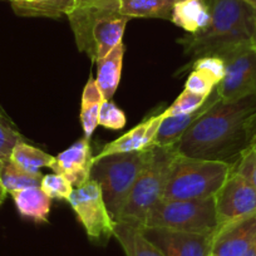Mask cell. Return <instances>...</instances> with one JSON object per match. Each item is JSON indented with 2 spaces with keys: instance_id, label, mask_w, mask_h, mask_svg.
<instances>
[{
  "instance_id": "6da1fadb",
  "label": "cell",
  "mask_w": 256,
  "mask_h": 256,
  "mask_svg": "<svg viewBox=\"0 0 256 256\" xmlns=\"http://www.w3.org/2000/svg\"><path fill=\"white\" fill-rule=\"evenodd\" d=\"M256 94L238 100L214 103L181 137L174 150L190 158L220 160L241 154L252 138Z\"/></svg>"
},
{
  "instance_id": "7a4b0ae2",
  "label": "cell",
  "mask_w": 256,
  "mask_h": 256,
  "mask_svg": "<svg viewBox=\"0 0 256 256\" xmlns=\"http://www.w3.org/2000/svg\"><path fill=\"white\" fill-rule=\"evenodd\" d=\"M211 20L202 32L180 39L184 52L195 59L220 56L251 43L256 28V9L242 0H210Z\"/></svg>"
},
{
  "instance_id": "3957f363",
  "label": "cell",
  "mask_w": 256,
  "mask_h": 256,
  "mask_svg": "<svg viewBox=\"0 0 256 256\" xmlns=\"http://www.w3.org/2000/svg\"><path fill=\"white\" fill-rule=\"evenodd\" d=\"M78 49L97 63L122 43L131 19L120 10V0H90L67 16Z\"/></svg>"
},
{
  "instance_id": "277c9868",
  "label": "cell",
  "mask_w": 256,
  "mask_h": 256,
  "mask_svg": "<svg viewBox=\"0 0 256 256\" xmlns=\"http://www.w3.org/2000/svg\"><path fill=\"white\" fill-rule=\"evenodd\" d=\"M234 168V162L190 158L177 154L170 170L162 200L215 198Z\"/></svg>"
},
{
  "instance_id": "5b68a950",
  "label": "cell",
  "mask_w": 256,
  "mask_h": 256,
  "mask_svg": "<svg viewBox=\"0 0 256 256\" xmlns=\"http://www.w3.org/2000/svg\"><path fill=\"white\" fill-rule=\"evenodd\" d=\"M152 148L154 146L142 151L93 157L90 180L100 186L104 202L114 221L120 218L132 187L148 164Z\"/></svg>"
},
{
  "instance_id": "8992f818",
  "label": "cell",
  "mask_w": 256,
  "mask_h": 256,
  "mask_svg": "<svg viewBox=\"0 0 256 256\" xmlns=\"http://www.w3.org/2000/svg\"><path fill=\"white\" fill-rule=\"evenodd\" d=\"M176 154L174 147L154 146L151 158L132 187L117 221L144 228L151 208L162 200Z\"/></svg>"
},
{
  "instance_id": "52a82bcc",
  "label": "cell",
  "mask_w": 256,
  "mask_h": 256,
  "mask_svg": "<svg viewBox=\"0 0 256 256\" xmlns=\"http://www.w3.org/2000/svg\"><path fill=\"white\" fill-rule=\"evenodd\" d=\"M144 228L215 234L218 228L215 198L205 200H160L147 215Z\"/></svg>"
},
{
  "instance_id": "ba28073f",
  "label": "cell",
  "mask_w": 256,
  "mask_h": 256,
  "mask_svg": "<svg viewBox=\"0 0 256 256\" xmlns=\"http://www.w3.org/2000/svg\"><path fill=\"white\" fill-rule=\"evenodd\" d=\"M68 202L90 241L100 245L110 241L116 221L108 211L102 190L97 182L90 180L83 186L73 190Z\"/></svg>"
},
{
  "instance_id": "9c48e42d",
  "label": "cell",
  "mask_w": 256,
  "mask_h": 256,
  "mask_svg": "<svg viewBox=\"0 0 256 256\" xmlns=\"http://www.w3.org/2000/svg\"><path fill=\"white\" fill-rule=\"evenodd\" d=\"M220 58L225 63V77L216 87L221 100L232 102L256 94V48L251 43L238 46Z\"/></svg>"
},
{
  "instance_id": "30bf717a",
  "label": "cell",
  "mask_w": 256,
  "mask_h": 256,
  "mask_svg": "<svg viewBox=\"0 0 256 256\" xmlns=\"http://www.w3.org/2000/svg\"><path fill=\"white\" fill-rule=\"evenodd\" d=\"M218 228L256 211V190L236 172L231 171L215 196Z\"/></svg>"
},
{
  "instance_id": "8fae6325",
  "label": "cell",
  "mask_w": 256,
  "mask_h": 256,
  "mask_svg": "<svg viewBox=\"0 0 256 256\" xmlns=\"http://www.w3.org/2000/svg\"><path fill=\"white\" fill-rule=\"evenodd\" d=\"M164 256H210L215 234H195L161 228H140Z\"/></svg>"
},
{
  "instance_id": "7c38bea8",
  "label": "cell",
  "mask_w": 256,
  "mask_h": 256,
  "mask_svg": "<svg viewBox=\"0 0 256 256\" xmlns=\"http://www.w3.org/2000/svg\"><path fill=\"white\" fill-rule=\"evenodd\" d=\"M256 236V211L218 228L214 236V256H242Z\"/></svg>"
},
{
  "instance_id": "4fadbf2b",
  "label": "cell",
  "mask_w": 256,
  "mask_h": 256,
  "mask_svg": "<svg viewBox=\"0 0 256 256\" xmlns=\"http://www.w3.org/2000/svg\"><path fill=\"white\" fill-rule=\"evenodd\" d=\"M93 157L90 140L82 138L54 157L50 168L54 174L66 177L77 188L90 180Z\"/></svg>"
},
{
  "instance_id": "5bb4252c",
  "label": "cell",
  "mask_w": 256,
  "mask_h": 256,
  "mask_svg": "<svg viewBox=\"0 0 256 256\" xmlns=\"http://www.w3.org/2000/svg\"><path fill=\"white\" fill-rule=\"evenodd\" d=\"M162 120H164L162 113L146 118L140 124H137L136 127L130 130L127 134L106 144L102 151L94 157L100 158V157L108 156V154L142 151V150L150 148V147H152L154 137L158 132Z\"/></svg>"
},
{
  "instance_id": "9a60e30c",
  "label": "cell",
  "mask_w": 256,
  "mask_h": 256,
  "mask_svg": "<svg viewBox=\"0 0 256 256\" xmlns=\"http://www.w3.org/2000/svg\"><path fill=\"white\" fill-rule=\"evenodd\" d=\"M220 100V96H218L216 88L214 90V92L208 96V98L206 100L205 104L198 110L196 112L190 113V114L184 116H176V117H166L162 120L161 124H160L158 132H157L156 137L154 140V144L152 146L156 147H174L177 144V142L181 140V137L184 136L187 132L190 127H191L211 106L215 102Z\"/></svg>"
},
{
  "instance_id": "2e32d148",
  "label": "cell",
  "mask_w": 256,
  "mask_h": 256,
  "mask_svg": "<svg viewBox=\"0 0 256 256\" xmlns=\"http://www.w3.org/2000/svg\"><path fill=\"white\" fill-rule=\"evenodd\" d=\"M210 20V0H176L171 22L188 34L202 32Z\"/></svg>"
},
{
  "instance_id": "e0dca14e",
  "label": "cell",
  "mask_w": 256,
  "mask_h": 256,
  "mask_svg": "<svg viewBox=\"0 0 256 256\" xmlns=\"http://www.w3.org/2000/svg\"><path fill=\"white\" fill-rule=\"evenodd\" d=\"M16 210L24 218L34 222H46L50 214L52 198L44 194L40 187H29L10 192Z\"/></svg>"
},
{
  "instance_id": "ac0fdd59",
  "label": "cell",
  "mask_w": 256,
  "mask_h": 256,
  "mask_svg": "<svg viewBox=\"0 0 256 256\" xmlns=\"http://www.w3.org/2000/svg\"><path fill=\"white\" fill-rule=\"evenodd\" d=\"M10 4L19 16L58 19L67 16L78 0H10Z\"/></svg>"
},
{
  "instance_id": "d6986e66",
  "label": "cell",
  "mask_w": 256,
  "mask_h": 256,
  "mask_svg": "<svg viewBox=\"0 0 256 256\" xmlns=\"http://www.w3.org/2000/svg\"><path fill=\"white\" fill-rule=\"evenodd\" d=\"M124 50V46L120 43L114 49H112L104 58L97 62L98 70L96 83L106 100H110L120 86Z\"/></svg>"
},
{
  "instance_id": "ffe728a7",
  "label": "cell",
  "mask_w": 256,
  "mask_h": 256,
  "mask_svg": "<svg viewBox=\"0 0 256 256\" xmlns=\"http://www.w3.org/2000/svg\"><path fill=\"white\" fill-rule=\"evenodd\" d=\"M113 236L122 246L126 256H164V254L152 244L137 226L116 221Z\"/></svg>"
},
{
  "instance_id": "44dd1931",
  "label": "cell",
  "mask_w": 256,
  "mask_h": 256,
  "mask_svg": "<svg viewBox=\"0 0 256 256\" xmlns=\"http://www.w3.org/2000/svg\"><path fill=\"white\" fill-rule=\"evenodd\" d=\"M176 0H120V10L130 19L154 18L171 20Z\"/></svg>"
},
{
  "instance_id": "7402d4cb",
  "label": "cell",
  "mask_w": 256,
  "mask_h": 256,
  "mask_svg": "<svg viewBox=\"0 0 256 256\" xmlns=\"http://www.w3.org/2000/svg\"><path fill=\"white\" fill-rule=\"evenodd\" d=\"M102 92L98 88L96 80L90 78L83 90L82 104H80V123H82L84 138L90 140L98 126L100 106L104 102Z\"/></svg>"
},
{
  "instance_id": "603a6c76",
  "label": "cell",
  "mask_w": 256,
  "mask_h": 256,
  "mask_svg": "<svg viewBox=\"0 0 256 256\" xmlns=\"http://www.w3.org/2000/svg\"><path fill=\"white\" fill-rule=\"evenodd\" d=\"M10 162L24 171L36 174L40 172V168L43 167H52L54 157L42 151L40 148H36L22 141L12 151Z\"/></svg>"
},
{
  "instance_id": "cb8c5ba5",
  "label": "cell",
  "mask_w": 256,
  "mask_h": 256,
  "mask_svg": "<svg viewBox=\"0 0 256 256\" xmlns=\"http://www.w3.org/2000/svg\"><path fill=\"white\" fill-rule=\"evenodd\" d=\"M42 180L43 174L40 172L36 174L26 172L12 164L10 161L0 167V181L9 194L29 187H40Z\"/></svg>"
},
{
  "instance_id": "d4e9b609",
  "label": "cell",
  "mask_w": 256,
  "mask_h": 256,
  "mask_svg": "<svg viewBox=\"0 0 256 256\" xmlns=\"http://www.w3.org/2000/svg\"><path fill=\"white\" fill-rule=\"evenodd\" d=\"M24 141L8 116L0 110V167L10 161V154L19 142Z\"/></svg>"
},
{
  "instance_id": "484cf974",
  "label": "cell",
  "mask_w": 256,
  "mask_h": 256,
  "mask_svg": "<svg viewBox=\"0 0 256 256\" xmlns=\"http://www.w3.org/2000/svg\"><path fill=\"white\" fill-rule=\"evenodd\" d=\"M208 98L184 90V92L174 100V102L162 112V117H176V116H184L196 112L205 104Z\"/></svg>"
},
{
  "instance_id": "4316f807",
  "label": "cell",
  "mask_w": 256,
  "mask_h": 256,
  "mask_svg": "<svg viewBox=\"0 0 256 256\" xmlns=\"http://www.w3.org/2000/svg\"><path fill=\"white\" fill-rule=\"evenodd\" d=\"M40 188L43 190L44 194L48 198H50L52 200L68 201V198L72 195L74 187L72 186V184L66 177L62 176V174H50L43 176Z\"/></svg>"
},
{
  "instance_id": "83f0119b",
  "label": "cell",
  "mask_w": 256,
  "mask_h": 256,
  "mask_svg": "<svg viewBox=\"0 0 256 256\" xmlns=\"http://www.w3.org/2000/svg\"><path fill=\"white\" fill-rule=\"evenodd\" d=\"M194 70L204 73L214 84L218 87L221 80L225 77V63L220 56H206L195 59L194 62Z\"/></svg>"
},
{
  "instance_id": "f1b7e54d",
  "label": "cell",
  "mask_w": 256,
  "mask_h": 256,
  "mask_svg": "<svg viewBox=\"0 0 256 256\" xmlns=\"http://www.w3.org/2000/svg\"><path fill=\"white\" fill-rule=\"evenodd\" d=\"M127 118L124 112L120 107L114 104L110 100H104L100 106V116H98V126L113 130V131H120L126 126Z\"/></svg>"
},
{
  "instance_id": "f546056e",
  "label": "cell",
  "mask_w": 256,
  "mask_h": 256,
  "mask_svg": "<svg viewBox=\"0 0 256 256\" xmlns=\"http://www.w3.org/2000/svg\"><path fill=\"white\" fill-rule=\"evenodd\" d=\"M232 171L242 176L256 190V152L250 144L234 161Z\"/></svg>"
},
{
  "instance_id": "4dcf8cb0",
  "label": "cell",
  "mask_w": 256,
  "mask_h": 256,
  "mask_svg": "<svg viewBox=\"0 0 256 256\" xmlns=\"http://www.w3.org/2000/svg\"><path fill=\"white\" fill-rule=\"evenodd\" d=\"M215 88L216 86L204 73L198 72V70H192L184 83V90L195 93V94L204 96V97H208Z\"/></svg>"
},
{
  "instance_id": "1f68e13d",
  "label": "cell",
  "mask_w": 256,
  "mask_h": 256,
  "mask_svg": "<svg viewBox=\"0 0 256 256\" xmlns=\"http://www.w3.org/2000/svg\"><path fill=\"white\" fill-rule=\"evenodd\" d=\"M242 256H256V236L252 240V242L248 245V248H246V251L244 252Z\"/></svg>"
},
{
  "instance_id": "d6a6232c",
  "label": "cell",
  "mask_w": 256,
  "mask_h": 256,
  "mask_svg": "<svg viewBox=\"0 0 256 256\" xmlns=\"http://www.w3.org/2000/svg\"><path fill=\"white\" fill-rule=\"evenodd\" d=\"M6 194H8V191H6V188L3 186V184H2V181H0V205L3 204L4 200H6Z\"/></svg>"
},
{
  "instance_id": "836d02e7",
  "label": "cell",
  "mask_w": 256,
  "mask_h": 256,
  "mask_svg": "<svg viewBox=\"0 0 256 256\" xmlns=\"http://www.w3.org/2000/svg\"><path fill=\"white\" fill-rule=\"evenodd\" d=\"M250 144L251 147H252L254 148V151L256 152V131H255V134H254V136H252V138H251V141H250Z\"/></svg>"
},
{
  "instance_id": "e575fe53",
  "label": "cell",
  "mask_w": 256,
  "mask_h": 256,
  "mask_svg": "<svg viewBox=\"0 0 256 256\" xmlns=\"http://www.w3.org/2000/svg\"><path fill=\"white\" fill-rule=\"evenodd\" d=\"M246 4H248L250 6H252L254 9H256V0H242Z\"/></svg>"
},
{
  "instance_id": "d590c367",
  "label": "cell",
  "mask_w": 256,
  "mask_h": 256,
  "mask_svg": "<svg viewBox=\"0 0 256 256\" xmlns=\"http://www.w3.org/2000/svg\"><path fill=\"white\" fill-rule=\"evenodd\" d=\"M251 44H252V46L256 48V28H255V32H254L252 38H251Z\"/></svg>"
},
{
  "instance_id": "8d00e7d4",
  "label": "cell",
  "mask_w": 256,
  "mask_h": 256,
  "mask_svg": "<svg viewBox=\"0 0 256 256\" xmlns=\"http://www.w3.org/2000/svg\"><path fill=\"white\" fill-rule=\"evenodd\" d=\"M84 2H90V0H78V4H80V3H84Z\"/></svg>"
},
{
  "instance_id": "74e56055",
  "label": "cell",
  "mask_w": 256,
  "mask_h": 256,
  "mask_svg": "<svg viewBox=\"0 0 256 256\" xmlns=\"http://www.w3.org/2000/svg\"><path fill=\"white\" fill-rule=\"evenodd\" d=\"M210 256H214V255H212V254H211V255H210Z\"/></svg>"
},
{
  "instance_id": "f35d334b",
  "label": "cell",
  "mask_w": 256,
  "mask_h": 256,
  "mask_svg": "<svg viewBox=\"0 0 256 256\" xmlns=\"http://www.w3.org/2000/svg\"><path fill=\"white\" fill-rule=\"evenodd\" d=\"M9 2H10V0H9Z\"/></svg>"
}]
</instances>
